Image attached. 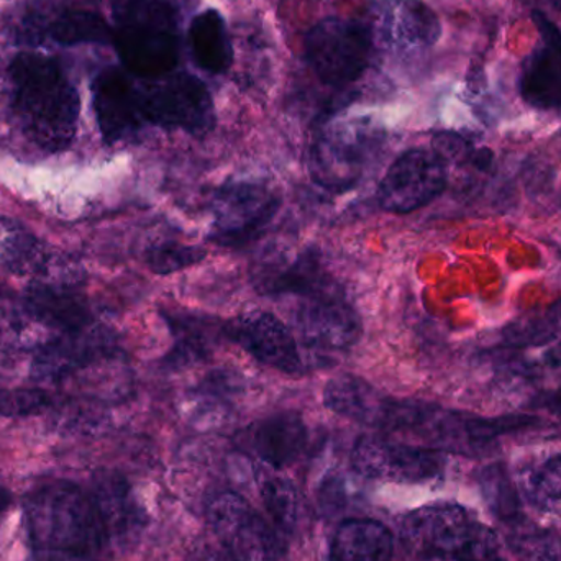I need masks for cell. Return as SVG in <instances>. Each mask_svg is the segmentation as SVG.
Returning <instances> with one entry per match:
<instances>
[{
	"mask_svg": "<svg viewBox=\"0 0 561 561\" xmlns=\"http://www.w3.org/2000/svg\"><path fill=\"white\" fill-rule=\"evenodd\" d=\"M26 310L39 322L61 332H76L91 325L88 304L68 287L33 284L26 290Z\"/></svg>",
	"mask_w": 561,
	"mask_h": 561,
	"instance_id": "obj_21",
	"label": "cell"
},
{
	"mask_svg": "<svg viewBox=\"0 0 561 561\" xmlns=\"http://www.w3.org/2000/svg\"><path fill=\"white\" fill-rule=\"evenodd\" d=\"M187 36L191 55L204 71L220 75L230 68L233 61L232 42L226 20L217 10L209 9L194 16Z\"/></svg>",
	"mask_w": 561,
	"mask_h": 561,
	"instance_id": "obj_23",
	"label": "cell"
},
{
	"mask_svg": "<svg viewBox=\"0 0 561 561\" xmlns=\"http://www.w3.org/2000/svg\"><path fill=\"white\" fill-rule=\"evenodd\" d=\"M373 45L388 51L427 49L442 35L437 13L422 0H379L368 12Z\"/></svg>",
	"mask_w": 561,
	"mask_h": 561,
	"instance_id": "obj_14",
	"label": "cell"
},
{
	"mask_svg": "<svg viewBox=\"0 0 561 561\" xmlns=\"http://www.w3.org/2000/svg\"><path fill=\"white\" fill-rule=\"evenodd\" d=\"M206 516L214 533L242 560L276 561L286 552L287 537L240 494H217Z\"/></svg>",
	"mask_w": 561,
	"mask_h": 561,
	"instance_id": "obj_8",
	"label": "cell"
},
{
	"mask_svg": "<svg viewBox=\"0 0 561 561\" xmlns=\"http://www.w3.org/2000/svg\"><path fill=\"white\" fill-rule=\"evenodd\" d=\"M112 42L137 78L170 75L180 59L176 10L170 0H124L115 10Z\"/></svg>",
	"mask_w": 561,
	"mask_h": 561,
	"instance_id": "obj_3",
	"label": "cell"
},
{
	"mask_svg": "<svg viewBox=\"0 0 561 561\" xmlns=\"http://www.w3.org/2000/svg\"><path fill=\"white\" fill-rule=\"evenodd\" d=\"M280 197L260 181H227L214 194L209 239L226 249H240L259 240L275 220Z\"/></svg>",
	"mask_w": 561,
	"mask_h": 561,
	"instance_id": "obj_5",
	"label": "cell"
},
{
	"mask_svg": "<svg viewBox=\"0 0 561 561\" xmlns=\"http://www.w3.org/2000/svg\"><path fill=\"white\" fill-rule=\"evenodd\" d=\"M307 440L306 422L296 412H279L256 422L247 432L250 450L275 470L293 465L306 450Z\"/></svg>",
	"mask_w": 561,
	"mask_h": 561,
	"instance_id": "obj_18",
	"label": "cell"
},
{
	"mask_svg": "<svg viewBox=\"0 0 561 561\" xmlns=\"http://www.w3.org/2000/svg\"><path fill=\"white\" fill-rule=\"evenodd\" d=\"M550 5L556 7L557 10H561V0H547Z\"/></svg>",
	"mask_w": 561,
	"mask_h": 561,
	"instance_id": "obj_37",
	"label": "cell"
},
{
	"mask_svg": "<svg viewBox=\"0 0 561 561\" xmlns=\"http://www.w3.org/2000/svg\"><path fill=\"white\" fill-rule=\"evenodd\" d=\"M530 503L546 513L561 514V455L540 461L524 481Z\"/></svg>",
	"mask_w": 561,
	"mask_h": 561,
	"instance_id": "obj_29",
	"label": "cell"
},
{
	"mask_svg": "<svg viewBox=\"0 0 561 561\" xmlns=\"http://www.w3.org/2000/svg\"><path fill=\"white\" fill-rule=\"evenodd\" d=\"M25 520L35 561H85L108 543L94 497L69 481L35 488Z\"/></svg>",
	"mask_w": 561,
	"mask_h": 561,
	"instance_id": "obj_1",
	"label": "cell"
},
{
	"mask_svg": "<svg viewBox=\"0 0 561 561\" xmlns=\"http://www.w3.org/2000/svg\"><path fill=\"white\" fill-rule=\"evenodd\" d=\"M0 265L15 275H38L48 265V253L32 233L0 219Z\"/></svg>",
	"mask_w": 561,
	"mask_h": 561,
	"instance_id": "obj_26",
	"label": "cell"
},
{
	"mask_svg": "<svg viewBox=\"0 0 561 561\" xmlns=\"http://www.w3.org/2000/svg\"><path fill=\"white\" fill-rule=\"evenodd\" d=\"M42 23L39 28L61 45L112 42V28L107 22L88 10L65 9Z\"/></svg>",
	"mask_w": 561,
	"mask_h": 561,
	"instance_id": "obj_27",
	"label": "cell"
},
{
	"mask_svg": "<svg viewBox=\"0 0 561 561\" xmlns=\"http://www.w3.org/2000/svg\"><path fill=\"white\" fill-rule=\"evenodd\" d=\"M94 111L102 137L117 144L145 125L137 82L118 68H108L94 82Z\"/></svg>",
	"mask_w": 561,
	"mask_h": 561,
	"instance_id": "obj_16",
	"label": "cell"
},
{
	"mask_svg": "<svg viewBox=\"0 0 561 561\" xmlns=\"http://www.w3.org/2000/svg\"><path fill=\"white\" fill-rule=\"evenodd\" d=\"M402 537L409 549L435 561H491L500 557L496 536L454 504L422 507L405 517Z\"/></svg>",
	"mask_w": 561,
	"mask_h": 561,
	"instance_id": "obj_4",
	"label": "cell"
},
{
	"mask_svg": "<svg viewBox=\"0 0 561 561\" xmlns=\"http://www.w3.org/2000/svg\"><path fill=\"white\" fill-rule=\"evenodd\" d=\"M163 316L176 340L170 355L173 365L204 358L209 355L217 335H224V329L216 333V323L213 320H204L193 313L164 312Z\"/></svg>",
	"mask_w": 561,
	"mask_h": 561,
	"instance_id": "obj_25",
	"label": "cell"
},
{
	"mask_svg": "<svg viewBox=\"0 0 561 561\" xmlns=\"http://www.w3.org/2000/svg\"><path fill=\"white\" fill-rule=\"evenodd\" d=\"M49 404L48 394L42 389H7L0 391V415L25 417L36 414Z\"/></svg>",
	"mask_w": 561,
	"mask_h": 561,
	"instance_id": "obj_34",
	"label": "cell"
},
{
	"mask_svg": "<svg viewBox=\"0 0 561 561\" xmlns=\"http://www.w3.org/2000/svg\"><path fill=\"white\" fill-rule=\"evenodd\" d=\"M10 503H12V494L0 488V517H2L3 514H5V511L9 510Z\"/></svg>",
	"mask_w": 561,
	"mask_h": 561,
	"instance_id": "obj_35",
	"label": "cell"
},
{
	"mask_svg": "<svg viewBox=\"0 0 561 561\" xmlns=\"http://www.w3.org/2000/svg\"><path fill=\"white\" fill-rule=\"evenodd\" d=\"M552 359H553V363H556V365L561 366V343L559 346H557L556 350H553Z\"/></svg>",
	"mask_w": 561,
	"mask_h": 561,
	"instance_id": "obj_36",
	"label": "cell"
},
{
	"mask_svg": "<svg viewBox=\"0 0 561 561\" xmlns=\"http://www.w3.org/2000/svg\"><path fill=\"white\" fill-rule=\"evenodd\" d=\"M560 335L561 302L526 313L503 330L504 342L517 348L547 345Z\"/></svg>",
	"mask_w": 561,
	"mask_h": 561,
	"instance_id": "obj_28",
	"label": "cell"
},
{
	"mask_svg": "<svg viewBox=\"0 0 561 561\" xmlns=\"http://www.w3.org/2000/svg\"><path fill=\"white\" fill-rule=\"evenodd\" d=\"M392 550V534L373 519L345 520L332 540L333 561H389Z\"/></svg>",
	"mask_w": 561,
	"mask_h": 561,
	"instance_id": "obj_22",
	"label": "cell"
},
{
	"mask_svg": "<svg viewBox=\"0 0 561 561\" xmlns=\"http://www.w3.org/2000/svg\"><path fill=\"white\" fill-rule=\"evenodd\" d=\"M108 542L130 546L144 530L147 517L130 484L117 473L95 474L91 491Z\"/></svg>",
	"mask_w": 561,
	"mask_h": 561,
	"instance_id": "obj_17",
	"label": "cell"
},
{
	"mask_svg": "<svg viewBox=\"0 0 561 561\" xmlns=\"http://www.w3.org/2000/svg\"><path fill=\"white\" fill-rule=\"evenodd\" d=\"M145 81L138 85L145 124L194 135L213 127V98L196 76L173 71Z\"/></svg>",
	"mask_w": 561,
	"mask_h": 561,
	"instance_id": "obj_6",
	"label": "cell"
},
{
	"mask_svg": "<svg viewBox=\"0 0 561 561\" xmlns=\"http://www.w3.org/2000/svg\"><path fill=\"white\" fill-rule=\"evenodd\" d=\"M107 333L91 329L68 332L61 339L43 346L33 363V375L39 379H61L75 369L94 362L108 348Z\"/></svg>",
	"mask_w": 561,
	"mask_h": 561,
	"instance_id": "obj_20",
	"label": "cell"
},
{
	"mask_svg": "<svg viewBox=\"0 0 561 561\" xmlns=\"http://www.w3.org/2000/svg\"><path fill=\"white\" fill-rule=\"evenodd\" d=\"M262 501L266 511V519L289 537L297 523L299 503L293 484L283 478H270L262 484Z\"/></svg>",
	"mask_w": 561,
	"mask_h": 561,
	"instance_id": "obj_30",
	"label": "cell"
},
{
	"mask_svg": "<svg viewBox=\"0 0 561 561\" xmlns=\"http://www.w3.org/2000/svg\"><path fill=\"white\" fill-rule=\"evenodd\" d=\"M381 392L363 378L342 375L330 379L323 388V404L350 421L368 424Z\"/></svg>",
	"mask_w": 561,
	"mask_h": 561,
	"instance_id": "obj_24",
	"label": "cell"
},
{
	"mask_svg": "<svg viewBox=\"0 0 561 561\" xmlns=\"http://www.w3.org/2000/svg\"><path fill=\"white\" fill-rule=\"evenodd\" d=\"M339 286L317 253L304 252L290 262L275 263L260 270L255 275V287L262 296L299 297L322 293Z\"/></svg>",
	"mask_w": 561,
	"mask_h": 561,
	"instance_id": "obj_19",
	"label": "cell"
},
{
	"mask_svg": "<svg viewBox=\"0 0 561 561\" xmlns=\"http://www.w3.org/2000/svg\"><path fill=\"white\" fill-rule=\"evenodd\" d=\"M533 20L542 43L524 59L520 95L540 111L561 108V30L537 10Z\"/></svg>",
	"mask_w": 561,
	"mask_h": 561,
	"instance_id": "obj_15",
	"label": "cell"
},
{
	"mask_svg": "<svg viewBox=\"0 0 561 561\" xmlns=\"http://www.w3.org/2000/svg\"><path fill=\"white\" fill-rule=\"evenodd\" d=\"M371 49L368 26L355 20L330 16L306 36L307 62L323 84L346 85L362 78Z\"/></svg>",
	"mask_w": 561,
	"mask_h": 561,
	"instance_id": "obj_7",
	"label": "cell"
},
{
	"mask_svg": "<svg viewBox=\"0 0 561 561\" xmlns=\"http://www.w3.org/2000/svg\"><path fill=\"white\" fill-rule=\"evenodd\" d=\"M447 161L435 150L402 153L386 171L376 199L389 214H411L437 199L447 187Z\"/></svg>",
	"mask_w": 561,
	"mask_h": 561,
	"instance_id": "obj_9",
	"label": "cell"
},
{
	"mask_svg": "<svg viewBox=\"0 0 561 561\" xmlns=\"http://www.w3.org/2000/svg\"><path fill=\"white\" fill-rule=\"evenodd\" d=\"M481 484L484 497L496 516L504 520H514L519 516V500L503 468H486Z\"/></svg>",
	"mask_w": 561,
	"mask_h": 561,
	"instance_id": "obj_32",
	"label": "cell"
},
{
	"mask_svg": "<svg viewBox=\"0 0 561 561\" xmlns=\"http://www.w3.org/2000/svg\"><path fill=\"white\" fill-rule=\"evenodd\" d=\"M294 332L310 350L322 353L346 352L362 336V320L346 300L342 287L294 299Z\"/></svg>",
	"mask_w": 561,
	"mask_h": 561,
	"instance_id": "obj_10",
	"label": "cell"
},
{
	"mask_svg": "<svg viewBox=\"0 0 561 561\" xmlns=\"http://www.w3.org/2000/svg\"><path fill=\"white\" fill-rule=\"evenodd\" d=\"M224 336L268 368L284 375L306 371L293 330L268 310H249L224 323Z\"/></svg>",
	"mask_w": 561,
	"mask_h": 561,
	"instance_id": "obj_13",
	"label": "cell"
},
{
	"mask_svg": "<svg viewBox=\"0 0 561 561\" xmlns=\"http://www.w3.org/2000/svg\"><path fill=\"white\" fill-rule=\"evenodd\" d=\"M493 561H503V560H501V559H496V560H493Z\"/></svg>",
	"mask_w": 561,
	"mask_h": 561,
	"instance_id": "obj_38",
	"label": "cell"
},
{
	"mask_svg": "<svg viewBox=\"0 0 561 561\" xmlns=\"http://www.w3.org/2000/svg\"><path fill=\"white\" fill-rule=\"evenodd\" d=\"M206 252L197 245H184L180 242H163L148 249L145 260L148 268L157 275H171L197 265Z\"/></svg>",
	"mask_w": 561,
	"mask_h": 561,
	"instance_id": "obj_31",
	"label": "cell"
},
{
	"mask_svg": "<svg viewBox=\"0 0 561 561\" xmlns=\"http://www.w3.org/2000/svg\"><path fill=\"white\" fill-rule=\"evenodd\" d=\"M519 561H561V543L549 533L530 530L517 536L514 542Z\"/></svg>",
	"mask_w": 561,
	"mask_h": 561,
	"instance_id": "obj_33",
	"label": "cell"
},
{
	"mask_svg": "<svg viewBox=\"0 0 561 561\" xmlns=\"http://www.w3.org/2000/svg\"><path fill=\"white\" fill-rule=\"evenodd\" d=\"M375 148V135L359 127H336L312 145L307 171L317 186L333 193L352 190L365 176Z\"/></svg>",
	"mask_w": 561,
	"mask_h": 561,
	"instance_id": "obj_11",
	"label": "cell"
},
{
	"mask_svg": "<svg viewBox=\"0 0 561 561\" xmlns=\"http://www.w3.org/2000/svg\"><path fill=\"white\" fill-rule=\"evenodd\" d=\"M352 465L356 473L369 480L424 483L442 473L445 461L434 448L366 435L353 447Z\"/></svg>",
	"mask_w": 561,
	"mask_h": 561,
	"instance_id": "obj_12",
	"label": "cell"
},
{
	"mask_svg": "<svg viewBox=\"0 0 561 561\" xmlns=\"http://www.w3.org/2000/svg\"><path fill=\"white\" fill-rule=\"evenodd\" d=\"M13 108L25 134L49 151L65 150L76 135L79 95L55 59L22 53L10 66Z\"/></svg>",
	"mask_w": 561,
	"mask_h": 561,
	"instance_id": "obj_2",
	"label": "cell"
}]
</instances>
